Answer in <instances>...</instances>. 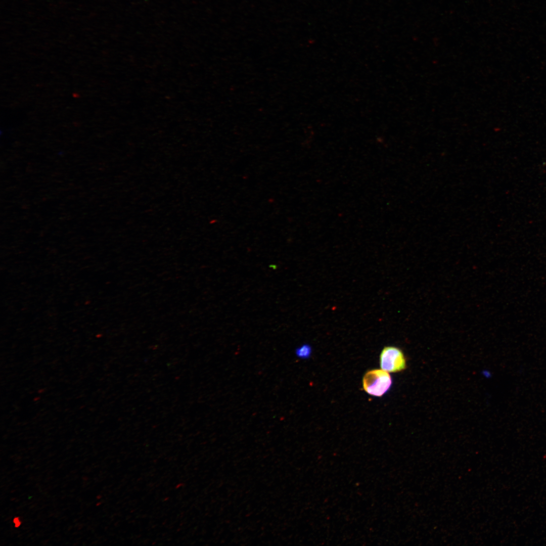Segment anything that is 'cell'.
Returning a JSON list of instances; mask_svg holds the SVG:
<instances>
[{"label": "cell", "instance_id": "5", "mask_svg": "<svg viewBox=\"0 0 546 546\" xmlns=\"http://www.w3.org/2000/svg\"><path fill=\"white\" fill-rule=\"evenodd\" d=\"M82 480H83V481H87V480H88V477H86V476H85H85H84V477H82Z\"/></svg>", "mask_w": 546, "mask_h": 546}, {"label": "cell", "instance_id": "1", "mask_svg": "<svg viewBox=\"0 0 546 546\" xmlns=\"http://www.w3.org/2000/svg\"><path fill=\"white\" fill-rule=\"evenodd\" d=\"M392 385V379L387 372L375 369L369 371L362 379V386L368 394L381 397L387 392Z\"/></svg>", "mask_w": 546, "mask_h": 546}, {"label": "cell", "instance_id": "3", "mask_svg": "<svg viewBox=\"0 0 546 546\" xmlns=\"http://www.w3.org/2000/svg\"><path fill=\"white\" fill-rule=\"evenodd\" d=\"M312 353V348L308 344H303L298 347L295 351L296 356L300 358L308 359Z\"/></svg>", "mask_w": 546, "mask_h": 546}, {"label": "cell", "instance_id": "7", "mask_svg": "<svg viewBox=\"0 0 546 546\" xmlns=\"http://www.w3.org/2000/svg\"><path fill=\"white\" fill-rule=\"evenodd\" d=\"M100 504H101V503H97L96 504V506H99V505H100Z\"/></svg>", "mask_w": 546, "mask_h": 546}, {"label": "cell", "instance_id": "2", "mask_svg": "<svg viewBox=\"0 0 546 546\" xmlns=\"http://www.w3.org/2000/svg\"><path fill=\"white\" fill-rule=\"evenodd\" d=\"M380 365L382 370L395 373L403 370L406 361L402 351L394 346L385 347L380 355Z\"/></svg>", "mask_w": 546, "mask_h": 546}, {"label": "cell", "instance_id": "6", "mask_svg": "<svg viewBox=\"0 0 546 546\" xmlns=\"http://www.w3.org/2000/svg\"><path fill=\"white\" fill-rule=\"evenodd\" d=\"M101 496L100 495H97V496H96V498H97V499H100V498H101Z\"/></svg>", "mask_w": 546, "mask_h": 546}, {"label": "cell", "instance_id": "4", "mask_svg": "<svg viewBox=\"0 0 546 546\" xmlns=\"http://www.w3.org/2000/svg\"><path fill=\"white\" fill-rule=\"evenodd\" d=\"M13 523L15 528H18L20 527L22 524V520L20 517L15 516L13 518L12 520Z\"/></svg>", "mask_w": 546, "mask_h": 546}]
</instances>
